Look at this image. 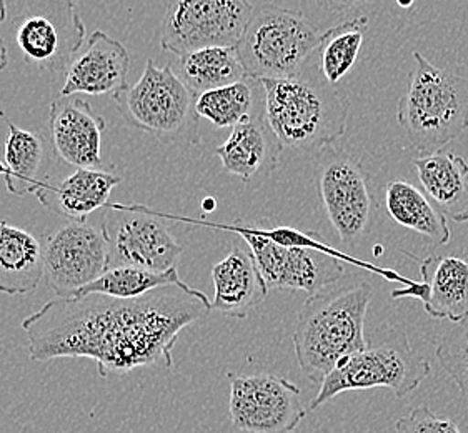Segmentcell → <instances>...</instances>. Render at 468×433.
Listing matches in <instances>:
<instances>
[{"mask_svg": "<svg viewBox=\"0 0 468 433\" xmlns=\"http://www.w3.org/2000/svg\"><path fill=\"white\" fill-rule=\"evenodd\" d=\"M212 311L202 290L162 287L137 299L57 297L22 321L28 357L90 358L103 378L141 367L174 368L180 332Z\"/></svg>", "mask_w": 468, "mask_h": 433, "instance_id": "1", "label": "cell"}, {"mask_svg": "<svg viewBox=\"0 0 468 433\" xmlns=\"http://www.w3.org/2000/svg\"><path fill=\"white\" fill-rule=\"evenodd\" d=\"M334 285L312 293L293 325L295 358L312 384H322L342 358L367 347L366 317L374 297L372 285Z\"/></svg>", "mask_w": 468, "mask_h": 433, "instance_id": "2", "label": "cell"}, {"mask_svg": "<svg viewBox=\"0 0 468 433\" xmlns=\"http://www.w3.org/2000/svg\"><path fill=\"white\" fill-rule=\"evenodd\" d=\"M259 82L265 121L282 149L322 151L346 133L348 102L322 74L310 72L309 60L295 76Z\"/></svg>", "mask_w": 468, "mask_h": 433, "instance_id": "3", "label": "cell"}, {"mask_svg": "<svg viewBox=\"0 0 468 433\" xmlns=\"http://www.w3.org/2000/svg\"><path fill=\"white\" fill-rule=\"evenodd\" d=\"M415 70L399 99L397 122L420 153L443 151L468 129V79L431 64L413 52Z\"/></svg>", "mask_w": 468, "mask_h": 433, "instance_id": "4", "label": "cell"}, {"mask_svg": "<svg viewBox=\"0 0 468 433\" xmlns=\"http://www.w3.org/2000/svg\"><path fill=\"white\" fill-rule=\"evenodd\" d=\"M375 337V343L367 339L366 349L342 358L322 380L310 410H317L340 394L378 386L400 398L415 392L431 375V362L413 350L403 330L382 325Z\"/></svg>", "mask_w": 468, "mask_h": 433, "instance_id": "5", "label": "cell"}, {"mask_svg": "<svg viewBox=\"0 0 468 433\" xmlns=\"http://www.w3.org/2000/svg\"><path fill=\"white\" fill-rule=\"evenodd\" d=\"M123 121L165 143H198L196 99L174 67L149 58L141 79L112 95Z\"/></svg>", "mask_w": 468, "mask_h": 433, "instance_id": "6", "label": "cell"}, {"mask_svg": "<svg viewBox=\"0 0 468 433\" xmlns=\"http://www.w3.org/2000/svg\"><path fill=\"white\" fill-rule=\"evenodd\" d=\"M320 42L322 32L297 10L261 5L253 7L235 50L249 79H285L299 72Z\"/></svg>", "mask_w": 468, "mask_h": 433, "instance_id": "7", "label": "cell"}, {"mask_svg": "<svg viewBox=\"0 0 468 433\" xmlns=\"http://www.w3.org/2000/svg\"><path fill=\"white\" fill-rule=\"evenodd\" d=\"M315 184L342 244L354 247L362 242L370 234L378 210L372 180L362 164L332 145L324 147L317 159Z\"/></svg>", "mask_w": 468, "mask_h": 433, "instance_id": "8", "label": "cell"}, {"mask_svg": "<svg viewBox=\"0 0 468 433\" xmlns=\"http://www.w3.org/2000/svg\"><path fill=\"white\" fill-rule=\"evenodd\" d=\"M12 28L24 62L50 74H66L87 38L74 0H27Z\"/></svg>", "mask_w": 468, "mask_h": 433, "instance_id": "9", "label": "cell"}, {"mask_svg": "<svg viewBox=\"0 0 468 433\" xmlns=\"http://www.w3.org/2000/svg\"><path fill=\"white\" fill-rule=\"evenodd\" d=\"M252 12L249 0H170L160 46L177 57L198 48H235Z\"/></svg>", "mask_w": 468, "mask_h": 433, "instance_id": "10", "label": "cell"}, {"mask_svg": "<svg viewBox=\"0 0 468 433\" xmlns=\"http://www.w3.org/2000/svg\"><path fill=\"white\" fill-rule=\"evenodd\" d=\"M111 269L107 227L67 222L44 242V279L60 299L74 297Z\"/></svg>", "mask_w": 468, "mask_h": 433, "instance_id": "11", "label": "cell"}, {"mask_svg": "<svg viewBox=\"0 0 468 433\" xmlns=\"http://www.w3.org/2000/svg\"><path fill=\"white\" fill-rule=\"evenodd\" d=\"M229 412L245 433H291L309 414L299 386L271 374L230 375Z\"/></svg>", "mask_w": 468, "mask_h": 433, "instance_id": "12", "label": "cell"}, {"mask_svg": "<svg viewBox=\"0 0 468 433\" xmlns=\"http://www.w3.org/2000/svg\"><path fill=\"white\" fill-rule=\"evenodd\" d=\"M250 247V255L269 290H303L315 293L344 277V264L322 252L299 247H282L259 228L229 227Z\"/></svg>", "mask_w": 468, "mask_h": 433, "instance_id": "13", "label": "cell"}, {"mask_svg": "<svg viewBox=\"0 0 468 433\" xmlns=\"http://www.w3.org/2000/svg\"><path fill=\"white\" fill-rule=\"evenodd\" d=\"M105 121L82 97H57L48 107L50 147L74 169L103 170Z\"/></svg>", "mask_w": 468, "mask_h": 433, "instance_id": "14", "label": "cell"}, {"mask_svg": "<svg viewBox=\"0 0 468 433\" xmlns=\"http://www.w3.org/2000/svg\"><path fill=\"white\" fill-rule=\"evenodd\" d=\"M107 227L111 238V267H139L164 272L176 267L182 247L169 227L144 210L125 212L115 226Z\"/></svg>", "mask_w": 468, "mask_h": 433, "instance_id": "15", "label": "cell"}, {"mask_svg": "<svg viewBox=\"0 0 468 433\" xmlns=\"http://www.w3.org/2000/svg\"><path fill=\"white\" fill-rule=\"evenodd\" d=\"M129 50L102 30H95L67 67L60 95L117 94L127 85Z\"/></svg>", "mask_w": 468, "mask_h": 433, "instance_id": "16", "label": "cell"}, {"mask_svg": "<svg viewBox=\"0 0 468 433\" xmlns=\"http://www.w3.org/2000/svg\"><path fill=\"white\" fill-rule=\"evenodd\" d=\"M281 143L275 139L263 112H255L232 127L216 153L224 169L249 184L255 175H269L277 167Z\"/></svg>", "mask_w": 468, "mask_h": 433, "instance_id": "17", "label": "cell"}, {"mask_svg": "<svg viewBox=\"0 0 468 433\" xmlns=\"http://www.w3.org/2000/svg\"><path fill=\"white\" fill-rule=\"evenodd\" d=\"M121 182L119 175L107 170L75 169L56 185L42 182L34 195L57 216H66L70 222H85L87 216L107 204Z\"/></svg>", "mask_w": 468, "mask_h": 433, "instance_id": "18", "label": "cell"}, {"mask_svg": "<svg viewBox=\"0 0 468 433\" xmlns=\"http://www.w3.org/2000/svg\"><path fill=\"white\" fill-rule=\"evenodd\" d=\"M214 301L212 311L225 317L245 319L269 295V287L253 262L250 252L234 247L227 257L212 267Z\"/></svg>", "mask_w": 468, "mask_h": 433, "instance_id": "19", "label": "cell"}, {"mask_svg": "<svg viewBox=\"0 0 468 433\" xmlns=\"http://www.w3.org/2000/svg\"><path fill=\"white\" fill-rule=\"evenodd\" d=\"M419 301L435 321L453 323L468 317V262L459 257H427L420 262Z\"/></svg>", "mask_w": 468, "mask_h": 433, "instance_id": "20", "label": "cell"}, {"mask_svg": "<svg viewBox=\"0 0 468 433\" xmlns=\"http://www.w3.org/2000/svg\"><path fill=\"white\" fill-rule=\"evenodd\" d=\"M425 195L450 220L468 222V164L453 152L439 151L413 161Z\"/></svg>", "mask_w": 468, "mask_h": 433, "instance_id": "21", "label": "cell"}, {"mask_svg": "<svg viewBox=\"0 0 468 433\" xmlns=\"http://www.w3.org/2000/svg\"><path fill=\"white\" fill-rule=\"evenodd\" d=\"M44 279V244L19 227L0 220V292L24 295Z\"/></svg>", "mask_w": 468, "mask_h": 433, "instance_id": "22", "label": "cell"}, {"mask_svg": "<svg viewBox=\"0 0 468 433\" xmlns=\"http://www.w3.org/2000/svg\"><path fill=\"white\" fill-rule=\"evenodd\" d=\"M385 208L395 224L410 228L435 244H449L452 234L447 216L410 182L392 180L387 185Z\"/></svg>", "mask_w": 468, "mask_h": 433, "instance_id": "23", "label": "cell"}, {"mask_svg": "<svg viewBox=\"0 0 468 433\" xmlns=\"http://www.w3.org/2000/svg\"><path fill=\"white\" fill-rule=\"evenodd\" d=\"M7 127L9 132L4 145L5 167L2 169L5 187L17 197L36 194L44 182L40 175L48 159V143L38 132L20 129L12 122H7Z\"/></svg>", "mask_w": 468, "mask_h": 433, "instance_id": "24", "label": "cell"}, {"mask_svg": "<svg viewBox=\"0 0 468 433\" xmlns=\"http://www.w3.org/2000/svg\"><path fill=\"white\" fill-rule=\"evenodd\" d=\"M176 74L196 95L247 77L235 48H198L180 56Z\"/></svg>", "mask_w": 468, "mask_h": 433, "instance_id": "25", "label": "cell"}, {"mask_svg": "<svg viewBox=\"0 0 468 433\" xmlns=\"http://www.w3.org/2000/svg\"><path fill=\"white\" fill-rule=\"evenodd\" d=\"M178 287L182 290L194 292L197 289L184 282L178 275L177 267L164 272L139 269V267H111L97 280L80 289L74 297L84 295H105L112 299H137L145 293L154 292L162 287Z\"/></svg>", "mask_w": 468, "mask_h": 433, "instance_id": "26", "label": "cell"}, {"mask_svg": "<svg viewBox=\"0 0 468 433\" xmlns=\"http://www.w3.org/2000/svg\"><path fill=\"white\" fill-rule=\"evenodd\" d=\"M370 26L368 17H356L322 32L319 70L328 84L335 85L356 66V57Z\"/></svg>", "mask_w": 468, "mask_h": 433, "instance_id": "27", "label": "cell"}, {"mask_svg": "<svg viewBox=\"0 0 468 433\" xmlns=\"http://www.w3.org/2000/svg\"><path fill=\"white\" fill-rule=\"evenodd\" d=\"M253 79L245 77L234 84L207 90L196 99L198 119H206L216 129L235 127L250 117L257 100V87Z\"/></svg>", "mask_w": 468, "mask_h": 433, "instance_id": "28", "label": "cell"}, {"mask_svg": "<svg viewBox=\"0 0 468 433\" xmlns=\"http://www.w3.org/2000/svg\"><path fill=\"white\" fill-rule=\"evenodd\" d=\"M261 234L263 237H267L271 242L282 245V247H299V248H310V250H315V252H322V254L328 255L332 259H337L340 262H346V264L356 265V267H362L368 272L377 273L380 275L385 280H390V282H399L407 285V287H415L417 283L412 279H407L395 270L390 269H384V267H377L374 264H368L364 260H358L352 255L346 254V252H340L337 248H334L332 245H328L327 242H324L322 238L315 236L314 232H300L297 228H292V227H277V228H271V230H262L259 228Z\"/></svg>", "mask_w": 468, "mask_h": 433, "instance_id": "29", "label": "cell"}, {"mask_svg": "<svg viewBox=\"0 0 468 433\" xmlns=\"http://www.w3.org/2000/svg\"><path fill=\"white\" fill-rule=\"evenodd\" d=\"M437 357L443 370L468 398V317L441 337L437 345Z\"/></svg>", "mask_w": 468, "mask_h": 433, "instance_id": "30", "label": "cell"}, {"mask_svg": "<svg viewBox=\"0 0 468 433\" xmlns=\"http://www.w3.org/2000/svg\"><path fill=\"white\" fill-rule=\"evenodd\" d=\"M395 433H462L452 418L433 414L429 407L419 406L395 422Z\"/></svg>", "mask_w": 468, "mask_h": 433, "instance_id": "31", "label": "cell"}, {"mask_svg": "<svg viewBox=\"0 0 468 433\" xmlns=\"http://www.w3.org/2000/svg\"><path fill=\"white\" fill-rule=\"evenodd\" d=\"M372 0H315L320 9L325 10L328 14H344L346 10L354 9L360 4H367Z\"/></svg>", "mask_w": 468, "mask_h": 433, "instance_id": "32", "label": "cell"}, {"mask_svg": "<svg viewBox=\"0 0 468 433\" xmlns=\"http://www.w3.org/2000/svg\"><path fill=\"white\" fill-rule=\"evenodd\" d=\"M7 66H9V50L5 46V40L0 37V72L5 70Z\"/></svg>", "mask_w": 468, "mask_h": 433, "instance_id": "33", "label": "cell"}, {"mask_svg": "<svg viewBox=\"0 0 468 433\" xmlns=\"http://www.w3.org/2000/svg\"><path fill=\"white\" fill-rule=\"evenodd\" d=\"M7 20V2L0 0V24H4Z\"/></svg>", "mask_w": 468, "mask_h": 433, "instance_id": "34", "label": "cell"}, {"mask_svg": "<svg viewBox=\"0 0 468 433\" xmlns=\"http://www.w3.org/2000/svg\"><path fill=\"white\" fill-rule=\"evenodd\" d=\"M216 208V202L212 200V198H208V200H204V210H208V212H212Z\"/></svg>", "mask_w": 468, "mask_h": 433, "instance_id": "35", "label": "cell"}, {"mask_svg": "<svg viewBox=\"0 0 468 433\" xmlns=\"http://www.w3.org/2000/svg\"><path fill=\"white\" fill-rule=\"evenodd\" d=\"M413 2H415V0H397V4H399L402 9H409V7H412Z\"/></svg>", "mask_w": 468, "mask_h": 433, "instance_id": "36", "label": "cell"}]
</instances>
